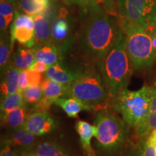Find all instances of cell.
I'll return each mask as SVG.
<instances>
[{"label": "cell", "instance_id": "cell-36", "mask_svg": "<svg viewBox=\"0 0 156 156\" xmlns=\"http://www.w3.org/2000/svg\"><path fill=\"white\" fill-rule=\"evenodd\" d=\"M37 1L39 2L40 3L45 4V5H48L49 4V0H37Z\"/></svg>", "mask_w": 156, "mask_h": 156}, {"label": "cell", "instance_id": "cell-37", "mask_svg": "<svg viewBox=\"0 0 156 156\" xmlns=\"http://www.w3.org/2000/svg\"><path fill=\"white\" fill-rule=\"evenodd\" d=\"M16 1H17V0H16Z\"/></svg>", "mask_w": 156, "mask_h": 156}, {"label": "cell", "instance_id": "cell-29", "mask_svg": "<svg viewBox=\"0 0 156 156\" xmlns=\"http://www.w3.org/2000/svg\"><path fill=\"white\" fill-rule=\"evenodd\" d=\"M67 5H75L82 9H85L98 4L101 3V0H62Z\"/></svg>", "mask_w": 156, "mask_h": 156}, {"label": "cell", "instance_id": "cell-13", "mask_svg": "<svg viewBox=\"0 0 156 156\" xmlns=\"http://www.w3.org/2000/svg\"><path fill=\"white\" fill-rule=\"evenodd\" d=\"M35 62L51 66L58 62V51L53 42L36 44L34 46Z\"/></svg>", "mask_w": 156, "mask_h": 156}, {"label": "cell", "instance_id": "cell-31", "mask_svg": "<svg viewBox=\"0 0 156 156\" xmlns=\"http://www.w3.org/2000/svg\"><path fill=\"white\" fill-rule=\"evenodd\" d=\"M101 4L108 14L117 16V5L114 0H101Z\"/></svg>", "mask_w": 156, "mask_h": 156}, {"label": "cell", "instance_id": "cell-20", "mask_svg": "<svg viewBox=\"0 0 156 156\" xmlns=\"http://www.w3.org/2000/svg\"><path fill=\"white\" fill-rule=\"evenodd\" d=\"M12 64L20 70L28 69L35 62L34 48L19 46L12 56Z\"/></svg>", "mask_w": 156, "mask_h": 156}, {"label": "cell", "instance_id": "cell-16", "mask_svg": "<svg viewBox=\"0 0 156 156\" xmlns=\"http://www.w3.org/2000/svg\"><path fill=\"white\" fill-rule=\"evenodd\" d=\"M10 37L13 45L15 41H17L23 46L29 48L34 47L36 43L34 28L28 27H11Z\"/></svg>", "mask_w": 156, "mask_h": 156}, {"label": "cell", "instance_id": "cell-10", "mask_svg": "<svg viewBox=\"0 0 156 156\" xmlns=\"http://www.w3.org/2000/svg\"><path fill=\"white\" fill-rule=\"evenodd\" d=\"M75 129L80 136L81 147L87 156H96L91 145V140L96 135V127L85 121L80 120L75 124Z\"/></svg>", "mask_w": 156, "mask_h": 156}, {"label": "cell", "instance_id": "cell-26", "mask_svg": "<svg viewBox=\"0 0 156 156\" xmlns=\"http://www.w3.org/2000/svg\"><path fill=\"white\" fill-rule=\"evenodd\" d=\"M138 156H156V129L142 139Z\"/></svg>", "mask_w": 156, "mask_h": 156}, {"label": "cell", "instance_id": "cell-14", "mask_svg": "<svg viewBox=\"0 0 156 156\" xmlns=\"http://www.w3.org/2000/svg\"><path fill=\"white\" fill-rule=\"evenodd\" d=\"M55 104L63 109L70 118H76L83 111H90L92 108L75 98L61 97L56 101Z\"/></svg>", "mask_w": 156, "mask_h": 156}, {"label": "cell", "instance_id": "cell-24", "mask_svg": "<svg viewBox=\"0 0 156 156\" xmlns=\"http://www.w3.org/2000/svg\"><path fill=\"white\" fill-rule=\"evenodd\" d=\"M24 106L25 101L23 93L17 91L14 94L7 95L1 99V116L7 114L15 108Z\"/></svg>", "mask_w": 156, "mask_h": 156}, {"label": "cell", "instance_id": "cell-7", "mask_svg": "<svg viewBox=\"0 0 156 156\" xmlns=\"http://www.w3.org/2000/svg\"><path fill=\"white\" fill-rule=\"evenodd\" d=\"M121 17L149 31L156 22V0H116Z\"/></svg>", "mask_w": 156, "mask_h": 156}, {"label": "cell", "instance_id": "cell-27", "mask_svg": "<svg viewBox=\"0 0 156 156\" xmlns=\"http://www.w3.org/2000/svg\"><path fill=\"white\" fill-rule=\"evenodd\" d=\"M16 0H1L0 16L5 17L8 25L13 21L15 14Z\"/></svg>", "mask_w": 156, "mask_h": 156}, {"label": "cell", "instance_id": "cell-22", "mask_svg": "<svg viewBox=\"0 0 156 156\" xmlns=\"http://www.w3.org/2000/svg\"><path fill=\"white\" fill-rule=\"evenodd\" d=\"M152 87H153V93H152L151 107H150L147 121L143 128L136 134L142 139L156 129V82Z\"/></svg>", "mask_w": 156, "mask_h": 156}, {"label": "cell", "instance_id": "cell-17", "mask_svg": "<svg viewBox=\"0 0 156 156\" xmlns=\"http://www.w3.org/2000/svg\"><path fill=\"white\" fill-rule=\"evenodd\" d=\"M69 87V85H62L47 77H45L41 84V87L44 94L43 97L53 102L54 104L58 98H61L67 92Z\"/></svg>", "mask_w": 156, "mask_h": 156}, {"label": "cell", "instance_id": "cell-2", "mask_svg": "<svg viewBox=\"0 0 156 156\" xmlns=\"http://www.w3.org/2000/svg\"><path fill=\"white\" fill-rule=\"evenodd\" d=\"M109 97L114 99L127 88L134 68L126 50L125 34L122 30L113 47L98 62Z\"/></svg>", "mask_w": 156, "mask_h": 156}, {"label": "cell", "instance_id": "cell-33", "mask_svg": "<svg viewBox=\"0 0 156 156\" xmlns=\"http://www.w3.org/2000/svg\"><path fill=\"white\" fill-rule=\"evenodd\" d=\"M49 67H50L49 65L44 63V62H34L32 65H31L28 69L36 70V71L39 72V73H46V71H47Z\"/></svg>", "mask_w": 156, "mask_h": 156}, {"label": "cell", "instance_id": "cell-8", "mask_svg": "<svg viewBox=\"0 0 156 156\" xmlns=\"http://www.w3.org/2000/svg\"><path fill=\"white\" fill-rule=\"evenodd\" d=\"M23 127L35 136H42L55 129L56 124L47 112H34L27 117Z\"/></svg>", "mask_w": 156, "mask_h": 156}, {"label": "cell", "instance_id": "cell-21", "mask_svg": "<svg viewBox=\"0 0 156 156\" xmlns=\"http://www.w3.org/2000/svg\"><path fill=\"white\" fill-rule=\"evenodd\" d=\"M27 117L25 106L20 107L1 116V121L4 125L13 130L23 126Z\"/></svg>", "mask_w": 156, "mask_h": 156}, {"label": "cell", "instance_id": "cell-38", "mask_svg": "<svg viewBox=\"0 0 156 156\" xmlns=\"http://www.w3.org/2000/svg\"><path fill=\"white\" fill-rule=\"evenodd\" d=\"M22 156H23V155H22Z\"/></svg>", "mask_w": 156, "mask_h": 156}, {"label": "cell", "instance_id": "cell-23", "mask_svg": "<svg viewBox=\"0 0 156 156\" xmlns=\"http://www.w3.org/2000/svg\"><path fill=\"white\" fill-rule=\"evenodd\" d=\"M13 44H12L11 37L7 32L1 34L0 41V68L1 74H3L9 66L11 53L12 51Z\"/></svg>", "mask_w": 156, "mask_h": 156}, {"label": "cell", "instance_id": "cell-11", "mask_svg": "<svg viewBox=\"0 0 156 156\" xmlns=\"http://www.w3.org/2000/svg\"><path fill=\"white\" fill-rule=\"evenodd\" d=\"M21 70L10 63L7 70L2 75L1 80V97L14 94L19 89V77Z\"/></svg>", "mask_w": 156, "mask_h": 156}, {"label": "cell", "instance_id": "cell-4", "mask_svg": "<svg viewBox=\"0 0 156 156\" xmlns=\"http://www.w3.org/2000/svg\"><path fill=\"white\" fill-rule=\"evenodd\" d=\"M119 24L125 34L126 50L134 70L151 69L155 62L156 53L149 31L122 17Z\"/></svg>", "mask_w": 156, "mask_h": 156}, {"label": "cell", "instance_id": "cell-6", "mask_svg": "<svg viewBox=\"0 0 156 156\" xmlns=\"http://www.w3.org/2000/svg\"><path fill=\"white\" fill-rule=\"evenodd\" d=\"M62 97L75 98L93 109L105 102L109 95L101 75L95 70H87Z\"/></svg>", "mask_w": 156, "mask_h": 156}, {"label": "cell", "instance_id": "cell-32", "mask_svg": "<svg viewBox=\"0 0 156 156\" xmlns=\"http://www.w3.org/2000/svg\"><path fill=\"white\" fill-rule=\"evenodd\" d=\"M29 87V83L28 80V74L27 69L21 70L19 77V92L23 93L25 89Z\"/></svg>", "mask_w": 156, "mask_h": 156}, {"label": "cell", "instance_id": "cell-34", "mask_svg": "<svg viewBox=\"0 0 156 156\" xmlns=\"http://www.w3.org/2000/svg\"><path fill=\"white\" fill-rule=\"evenodd\" d=\"M0 156H20L17 155L16 152L14 151L12 148V146L8 144H4L1 150Z\"/></svg>", "mask_w": 156, "mask_h": 156}, {"label": "cell", "instance_id": "cell-25", "mask_svg": "<svg viewBox=\"0 0 156 156\" xmlns=\"http://www.w3.org/2000/svg\"><path fill=\"white\" fill-rule=\"evenodd\" d=\"M17 2L20 9L30 16L43 13L48 7V5L40 3L37 0H17Z\"/></svg>", "mask_w": 156, "mask_h": 156}, {"label": "cell", "instance_id": "cell-5", "mask_svg": "<svg viewBox=\"0 0 156 156\" xmlns=\"http://www.w3.org/2000/svg\"><path fill=\"white\" fill-rule=\"evenodd\" d=\"M94 125L96 127L98 146L107 153H115L123 147L127 136L124 120L108 111L97 114Z\"/></svg>", "mask_w": 156, "mask_h": 156}, {"label": "cell", "instance_id": "cell-28", "mask_svg": "<svg viewBox=\"0 0 156 156\" xmlns=\"http://www.w3.org/2000/svg\"><path fill=\"white\" fill-rule=\"evenodd\" d=\"M25 103L28 105H35L41 100L44 96L41 85L34 87H28L23 92Z\"/></svg>", "mask_w": 156, "mask_h": 156}, {"label": "cell", "instance_id": "cell-3", "mask_svg": "<svg viewBox=\"0 0 156 156\" xmlns=\"http://www.w3.org/2000/svg\"><path fill=\"white\" fill-rule=\"evenodd\" d=\"M153 87L144 85L137 90L127 88L113 99V107L122 117L126 125L134 129L136 134L145 126L147 121Z\"/></svg>", "mask_w": 156, "mask_h": 156}, {"label": "cell", "instance_id": "cell-19", "mask_svg": "<svg viewBox=\"0 0 156 156\" xmlns=\"http://www.w3.org/2000/svg\"><path fill=\"white\" fill-rule=\"evenodd\" d=\"M33 17L34 20V30L36 44H45L51 41V24L48 20L43 15V13Z\"/></svg>", "mask_w": 156, "mask_h": 156}, {"label": "cell", "instance_id": "cell-15", "mask_svg": "<svg viewBox=\"0 0 156 156\" xmlns=\"http://www.w3.org/2000/svg\"><path fill=\"white\" fill-rule=\"evenodd\" d=\"M23 156H69L58 144L52 142H42Z\"/></svg>", "mask_w": 156, "mask_h": 156}, {"label": "cell", "instance_id": "cell-1", "mask_svg": "<svg viewBox=\"0 0 156 156\" xmlns=\"http://www.w3.org/2000/svg\"><path fill=\"white\" fill-rule=\"evenodd\" d=\"M83 11L80 44L84 53L98 62L113 47L122 29L108 17L101 3Z\"/></svg>", "mask_w": 156, "mask_h": 156}, {"label": "cell", "instance_id": "cell-35", "mask_svg": "<svg viewBox=\"0 0 156 156\" xmlns=\"http://www.w3.org/2000/svg\"><path fill=\"white\" fill-rule=\"evenodd\" d=\"M150 34L151 35L152 38V43H153V46L154 50H155L156 53V22L154 23L153 27L151 28V30H149Z\"/></svg>", "mask_w": 156, "mask_h": 156}, {"label": "cell", "instance_id": "cell-18", "mask_svg": "<svg viewBox=\"0 0 156 156\" xmlns=\"http://www.w3.org/2000/svg\"><path fill=\"white\" fill-rule=\"evenodd\" d=\"M64 9H61L59 15L54 20L51 24L52 41L60 43L65 40L69 35V25L67 17L64 14Z\"/></svg>", "mask_w": 156, "mask_h": 156}, {"label": "cell", "instance_id": "cell-9", "mask_svg": "<svg viewBox=\"0 0 156 156\" xmlns=\"http://www.w3.org/2000/svg\"><path fill=\"white\" fill-rule=\"evenodd\" d=\"M85 72L73 70L67 68L60 62L50 66L45 73L46 77L62 85H71L74 82L79 79Z\"/></svg>", "mask_w": 156, "mask_h": 156}, {"label": "cell", "instance_id": "cell-12", "mask_svg": "<svg viewBox=\"0 0 156 156\" xmlns=\"http://www.w3.org/2000/svg\"><path fill=\"white\" fill-rule=\"evenodd\" d=\"M36 136L23 126L12 130L4 140V144H8L12 147L31 149L36 141Z\"/></svg>", "mask_w": 156, "mask_h": 156}, {"label": "cell", "instance_id": "cell-30", "mask_svg": "<svg viewBox=\"0 0 156 156\" xmlns=\"http://www.w3.org/2000/svg\"><path fill=\"white\" fill-rule=\"evenodd\" d=\"M28 74V80L29 83V87H34L41 85L43 81V73L37 72L36 70L28 69H27Z\"/></svg>", "mask_w": 156, "mask_h": 156}]
</instances>
